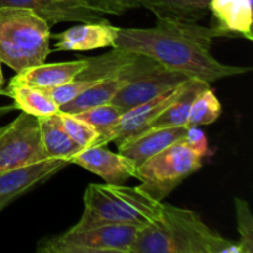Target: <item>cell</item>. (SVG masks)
<instances>
[{
	"label": "cell",
	"mask_w": 253,
	"mask_h": 253,
	"mask_svg": "<svg viewBox=\"0 0 253 253\" xmlns=\"http://www.w3.org/2000/svg\"><path fill=\"white\" fill-rule=\"evenodd\" d=\"M216 37L224 35L214 26L157 19L150 29L119 27L114 48L145 54L170 71L209 84L251 71L250 67L230 66L217 61L211 53L212 41Z\"/></svg>",
	"instance_id": "1"
},
{
	"label": "cell",
	"mask_w": 253,
	"mask_h": 253,
	"mask_svg": "<svg viewBox=\"0 0 253 253\" xmlns=\"http://www.w3.org/2000/svg\"><path fill=\"white\" fill-rule=\"evenodd\" d=\"M131 253H240L194 211L163 202L160 217L138 230Z\"/></svg>",
	"instance_id": "2"
},
{
	"label": "cell",
	"mask_w": 253,
	"mask_h": 253,
	"mask_svg": "<svg viewBox=\"0 0 253 253\" xmlns=\"http://www.w3.org/2000/svg\"><path fill=\"white\" fill-rule=\"evenodd\" d=\"M83 203V214L72 230L101 225L142 229L160 217L163 208V202L151 197L143 188L106 183H90L84 192Z\"/></svg>",
	"instance_id": "3"
},
{
	"label": "cell",
	"mask_w": 253,
	"mask_h": 253,
	"mask_svg": "<svg viewBox=\"0 0 253 253\" xmlns=\"http://www.w3.org/2000/svg\"><path fill=\"white\" fill-rule=\"evenodd\" d=\"M51 26L36 12L0 7V63L15 73L44 63L51 53Z\"/></svg>",
	"instance_id": "4"
},
{
	"label": "cell",
	"mask_w": 253,
	"mask_h": 253,
	"mask_svg": "<svg viewBox=\"0 0 253 253\" xmlns=\"http://www.w3.org/2000/svg\"><path fill=\"white\" fill-rule=\"evenodd\" d=\"M203 160L183 137L138 166L135 178L151 197L165 202L183 180L202 168Z\"/></svg>",
	"instance_id": "5"
},
{
	"label": "cell",
	"mask_w": 253,
	"mask_h": 253,
	"mask_svg": "<svg viewBox=\"0 0 253 253\" xmlns=\"http://www.w3.org/2000/svg\"><path fill=\"white\" fill-rule=\"evenodd\" d=\"M138 227L101 225L84 230H72L40 242L41 253H131Z\"/></svg>",
	"instance_id": "6"
},
{
	"label": "cell",
	"mask_w": 253,
	"mask_h": 253,
	"mask_svg": "<svg viewBox=\"0 0 253 253\" xmlns=\"http://www.w3.org/2000/svg\"><path fill=\"white\" fill-rule=\"evenodd\" d=\"M48 160L40 135L39 119L21 113L0 126V173Z\"/></svg>",
	"instance_id": "7"
},
{
	"label": "cell",
	"mask_w": 253,
	"mask_h": 253,
	"mask_svg": "<svg viewBox=\"0 0 253 253\" xmlns=\"http://www.w3.org/2000/svg\"><path fill=\"white\" fill-rule=\"evenodd\" d=\"M187 79L189 78L184 74L158 66L157 68L125 84L114 96L111 104L125 113L135 106L157 98L161 94L177 88Z\"/></svg>",
	"instance_id": "8"
},
{
	"label": "cell",
	"mask_w": 253,
	"mask_h": 253,
	"mask_svg": "<svg viewBox=\"0 0 253 253\" xmlns=\"http://www.w3.org/2000/svg\"><path fill=\"white\" fill-rule=\"evenodd\" d=\"M98 177L106 184H124L130 178H135L137 165L123 153L113 152L106 146H93L82 150L71 160Z\"/></svg>",
	"instance_id": "9"
},
{
	"label": "cell",
	"mask_w": 253,
	"mask_h": 253,
	"mask_svg": "<svg viewBox=\"0 0 253 253\" xmlns=\"http://www.w3.org/2000/svg\"><path fill=\"white\" fill-rule=\"evenodd\" d=\"M119 27L108 20L93 22H79V25L56 35L53 37V51H91V49L114 47Z\"/></svg>",
	"instance_id": "10"
},
{
	"label": "cell",
	"mask_w": 253,
	"mask_h": 253,
	"mask_svg": "<svg viewBox=\"0 0 253 253\" xmlns=\"http://www.w3.org/2000/svg\"><path fill=\"white\" fill-rule=\"evenodd\" d=\"M187 131V126L150 127L119 143V152L131 158L138 167L156 153L182 140Z\"/></svg>",
	"instance_id": "11"
},
{
	"label": "cell",
	"mask_w": 253,
	"mask_h": 253,
	"mask_svg": "<svg viewBox=\"0 0 253 253\" xmlns=\"http://www.w3.org/2000/svg\"><path fill=\"white\" fill-rule=\"evenodd\" d=\"M182 85L183 83L177 88L172 89L167 93L161 94L160 96L147 101V103H143L125 111L121 116L115 131H114L111 142H115L116 145H119L123 141L147 130L151 124L160 116V114L177 98L180 89H182Z\"/></svg>",
	"instance_id": "12"
},
{
	"label": "cell",
	"mask_w": 253,
	"mask_h": 253,
	"mask_svg": "<svg viewBox=\"0 0 253 253\" xmlns=\"http://www.w3.org/2000/svg\"><path fill=\"white\" fill-rule=\"evenodd\" d=\"M209 12L224 37L240 36L253 40L252 0H210Z\"/></svg>",
	"instance_id": "13"
},
{
	"label": "cell",
	"mask_w": 253,
	"mask_h": 253,
	"mask_svg": "<svg viewBox=\"0 0 253 253\" xmlns=\"http://www.w3.org/2000/svg\"><path fill=\"white\" fill-rule=\"evenodd\" d=\"M69 165L64 160H44L42 162L0 173V197L22 195L36 185L46 182Z\"/></svg>",
	"instance_id": "14"
},
{
	"label": "cell",
	"mask_w": 253,
	"mask_h": 253,
	"mask_svg": "<svg viewBox=\"0 0 253 253\" xmlns=\"http://www.w3.org/2000/svg\"><path fill=\"white\" fill-rule=\"evenodd\" d=\"M0 7H21L43 17L49 26L58 22H93L105 20L104 15L84 7L68 6L57 0H0Z\"/></svg>",
	"instance_id": "15"
},
{
	"label": "cell",
	"mask_w": 253,
	"mask_h": 253,
	"mask_svg": "<svg viewBox=\"0 0 253 253\" xmlns=\"http://www.w3.org/2000/svg\"><path fill=\"white\" fill-rule=\"evenodd\" d=\"M85 67L86 58L48 64L44 62L40 66H35L19 72L16 73V76L12 77L9 83L25 84V85L40 89L52 88V86L61 85V84L73 81L81 72L85 69Z\"/></svg>",
	"instance_id": "16"
},
{
	"label": "cell",
	"mask_w": 253,
	"mask_h": 253,
	"mask_svg": "<svg viewBox=\"0 0 253 253\" xmlns=\"http://www.w3.org/2000/svg\"><path fill=\"white\" fill-rule=\"evenodd\" d=\"M37 119H39L42 147H43L47 158L48 160H64L71 163L72 158L77 153L81 152V150L64 130L58 114Z\"/></svg>",
	"instance_id": "17"
},
{
	"label": "cell",
	"mask_w": 253,
	"mask_h": 253,
	"mask_svg": "<svg viewBox=\"0 0 253 253\" xmlns=\"http://www.w3.org/2000/svg\"><path fill=\"white\" fill-rule=\"evenodd\" d=\"M210 86L209 83L198 78H189L183 83L177 98L168 105L150 127H179L187 126L190 106L200 91ZM148 127V128H150ZM188 127V126H187Z\"/></svg>",
	"instance_id": "18"
},
{
	"label": "cell",
	"mask_w": 253,
	"mask_h": 253,
	"mask_svg": "<svg viewBox=\"0 0 253 253\" xmlns=\"http://www.w3.org/2000/svg\"><path fill=\"white\" fill-rule=\"evenodd\" d=\"M210 0H141V6L157 19L182 22H199L209 14Z\"/></svg>",
	"instance_id": "19"
},
{
	"label": "cell",
	"mask_w": 253,
	"mask_h": 253,
	"mask_svg": "<svg viewBox=\"0 0 253 253\" xmlns=\"http://www.w3.org/2000/svg\"><path fill=\"white\" fill-rule=\"evenodd\" d=\"M4 95L14 100L15 108L36 118L59 113V106L40 88L9 83L4 89Z\"/></svg>",
	"instance_id": "20"
},
{
	"label": "cell",
	"mask_w": 253,
	"mask_h": 253,
	"mask_svg": "<svg viewBox=\"0 0 253 253\" xmlns=\"http://www.w3.org/2000/svg\"><path fill=\"white\" fill-rule=\"evenodd\" d=\"M127 83V79L120 78V77L96 81L95 83L91 84L89 88H86L83 93L79 94L73 100L62 105L59 108V111L76 114L79 111L86 110V109L94 108V106L111 103L118 91Z\"/></svg>",
	"instance_id": "21"
},
{
	"label": "cell",
	"mask_w": 253,
	"mask_h": 253,
	"mask_svg": "<svg viewBox=\"0 0 253 253\" xmlns=\"http://www.w3.org/2000/svg\"><path fill=\"white\" fill-rule=\"evenodd\" d=\"M123 114L124 111L120 108L108 103L79 111L74 115L88 123L98 132L99 142L96 146H106L111 142L113 133Z\"/></svg>",
	"instance_id": "22"
},
{
	"label": "cell",
	"mask_w": 253,
	"mask_h": 253,
	"mask_svg": "<svg viewBox=\"0 0 253 253\" xmlns=\"http://www.w3.org/2000/svg\"><path fill=\"white\" fill-rule=\"evenodd\" d=\"M222 106L211 86H208L198 94L190 106L188 127H200L215 123L221 115Z\"/></svg>",
	"instance_id": "23"
},
{
	"label": "cell",
	"mask_w": 253,
	"mask_h": 253,
	"mask_svg": "<svg viewBox=\"0 0 253 253\" xmlns=\"http://www.w3.org/2000/svg\"><path fill=\"white\" fill-rule=\"evenodd\" d=\"M58 115L64 130L67 131V133L72 138V141L78 146L79 150H85V148L98 145V132L88 123H85L82 119L77 118L74 114L71 113L59 111Z\"/></svg>",
	"instance_id": "24"
},
{
	"label": "cell",
	"mask_w": 253,
	"mask_h": 253,
	"mask_svg": "<svg viewBox=\"0 0 253 253\" xmlns=\"http://www.w3.org/2000/svg\"><path fill=\"white\" fill-rule=\"evenodd\" d=\"M235 210H236L237 231L240 234V240L237 241L240 253H252L253 219L249 203L241 198H235Z\"/></svg>",
	"instance_id": "25"
},
{
	"label": "cell",
	"mask_w": 253,
	"mask_h": 253,
	"mask_svg": "<svg viewBox=\"0 0 253 253\" xmlns=\"http://www.w3.org/2000/svg\"><path fill=\"white\" fill-rule=\"evenodd\" d=\"M96 82V81H95ZM94 81H84V79L74 78L73 81L68 82V83L61 84V85L52 86V88L42 89L57 105L61 108L64 104L69 103L73 100L74 98L83 93L86 88L95 83Z\"/></svg>",
	"instance_id": "26"
},
{
	"label": "cell",
	"mask_w": 253,
	"mask_h": 253,
	"mask_svg": "<svg viewBox=\"0 0 253 253\" xmlns=\"http://www.w3.org/2000/svg\"><path fill=\"white\" fill-rule=\"evenodd\" d=\"M86 9L101 15H120L141 6V0H85Z\"/></svg>",
	"instance_id": "27"
},
{
	"label": "cell",
	"mask_w": 253,
	"mask_h": 253,
	"mask_svg": "<svg viewBox=\"0 0 253 253\" xmlns=\"http://www.w3.org/2000/svg\"><path fill=\"white\" fill-rule=\"evenodd\" d=\"M184 141L193 151H195L203 158L209 155L208 138L199 127H188L187 133L184 136Z\"/></svg>",
	"instance_id": "28"
},
{
	"label": "cell",
	"mask_w": 253,
	"mask_h": 253,
	"mask_svg": "<svg viewBox=\"0 0 253 253\" xmlns=\"http://www.w3.org/2000/svg\"><path fill=\"white\" fill-rule=\"evenodd\" d=\"M19 197L20 195H16V194L1 195V197H0V211H1L4 208H6L9 204H11V203L14 202V200H16Z\"/></svg>",
	"instance_id": "29"
},
{
	"label": "cell",
	"mask_w": 253,
	"mask_h": 253,
	"mask_svg": "<svg viewBox=\"0 0 253 253\" xmlns=\"http://www.w3.org/2000/svg\"><path fill=\"white\" fill-rule=\"evenodd\" d=\"M57 1L62 2V4H66L68 6H74V7H84L85 6V0H57Z\"/></svg>",
	"instance_id": "30"
},
{
	"label": "cell",
	"mask_w": 253,
	"mask_h": 253,
	"mask_svg": "<svg viewBox=\"0 0 253 253\" xmlns=\"http://www.w3.org/2000/svg\"><path fill=\"white\" fill-rule=\"evenodd\" d=\"M16 110V108H15V105L12 104V105H4V106H0V120H1L2 118H4L6 114L11 113V111Z\"/></svg>",
	"instance_id": "31"
},
{
	"label": "cell",
	"mask_w": 253,
	"mask_h": 253,
	"mask_svg": "<svg viewBox=\"0 0 253 253\" xmlns=\"http://www.w3.org/2000/svg\"><path fill=\"white\" fill-rule=\"evenodd\" d=\"M1 64V63H0ZM4 85V76H2V71H1V66H0V86Z\"/></svg>",
	"instance_id": "32"
},
{
	"label": "cell",
	"mask_w": 253,
	"mask_h": 253,
	"mask_svg": "<svg viewBox=\"0 0 253 253\" xmlns=\"http://www.w3.org/2000/svg\"><path fill=\"white\" fill-rule=\"evenodd\" d=\"M0 95H4V89H2V86H0Z\"/></svg>",
	"instance_id": "33"
}]
</instances>
